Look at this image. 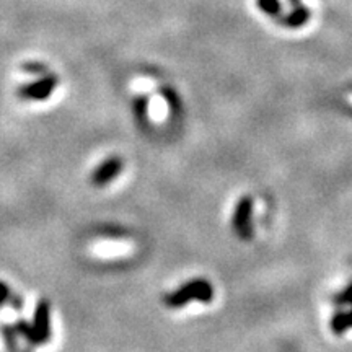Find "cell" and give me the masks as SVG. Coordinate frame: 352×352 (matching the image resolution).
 Instances as JSON below:
<instances>
[{
  "instance_id": "1",
  "label": "cell",
  "mask_w": 352,
  "mask_h": 352,
  "mask_svg": "<svg viewBox=\"0 0 352 352\" xmlns=\"http://www.w3.org/2000/svg\"><path fill=\"white\" fill-rule=\"evenodd\" d=\"M214 298V287L206 279H192L183 284L175 292L165 297V305L170 308H182L189 302L197 300L202 303H210Z\"/></svg>"
},
{
  "instance_id": "2",
  "label": "cell",
  "mask_w": 352,
  "mask_h": 352,
  "mask_svg": "<svg viewBox=\"0 0 352 352\" xmlns=\"http://www.w3.org/2000/svg\"><path fill=\"white\" fill-rule=\"evenodd\" d=\"M253 197L241 196L235 204L232 215V228L240 240L250 241L253 239Z\"/></svg>"
},
{
  "instance_id": "3",
  "label": "cell",
  "mask_w": 352,
  "mask_h": 352,
  "mask_svg": "<svg viewBox=\"0 0 352 352\" xmlns=\"http://www.w3.org/2000/svg\"><path fill=\"white\" fill-rule=\"evenodd\" d=\"M59 78L54 74H46L38 80L32 83H26L19 88V96L23 100H33V101H43L47 100L56 90Z\"/></svg>"
},
{
  "instance_id": "4",
  "label": "cell",
  "mask_w": 352,
  "mask_h": 352,
  "mask_svg": "<svg viewBox=\"0 0 352 352\" xmlns=\"http://www.w3.org/2000/svg\"><path fill=\"white\" fill-rule=\"evenodd\" d=\"M122 166H124V164H122L120 157L113 155L107 158V160L101 162V164L95 168L94 173H91V183L98 188L107 186V184L111 183L114 178H118V176L121 175Z\"/></svg>"
},
{
  "instance_id": "5",
  "label": "cell",
  "mask_w": 352,
  "mask_h": 352,
  "mask_svg": "<svg viewBox=\"0 0 352 352\" xmlns=\"http://www.w3.org/2000/svg\"><path fill=\"white\" fill-rule=\"evenodd\" d=\"M33 327L36 329L39 344H46L51 340V305L46 298L38 300L34 307Z\"/></svg>"
},
{
  "instance_id": "6",
  "label": "cell",
  "mask_w": 352,
  "mask_h": 352,
  "mask_svg": "<svg viewBox=\"0 0 352 352\" xmlns=\"http://www.w3.org/2000/svg\"><path fill=\"white\" fill-rule=\"evenodd\" d=\"M310 19H311L310 8L302 6V3H296L292 10H290L289 13H285V15L283 16L280 23H283L285 28H289V30H298V28H302V26H305L308 21H310Z\"/></svg>"
},
{
  "instance_id": "7",
  "label": "cell",
  "mask_w": 352,
  "mask_h": 352,
  "mask_svg": "<svg viewBox=\"0 0 352 352\" xmlns=\"http://www.w3.org/2000/svg\"><path fill=\"white\" fill-rule=\"evenodd\" d=\"M13 327H15L16 334L23 338V340L26 341V344H28V346H39V338L36 334V329H34V327H33V323H28L26 320L20 318L15 324H13Z\"/></svg>"
},
{
  "instance_id": "8",
  "label": "cell",
  "mask_w": 352,
  "mask_h": 352,
  "mask_svg": "<svg viewBox=\"0 0 352 352\" xmlns=\"http://www.w3.org/2000/svg\"><path fill=\"white\" fill-rule=\"evenodd\" d=\"M0 334L3 336V342H6L7 352H20L19 340H16V336H19V334H16L15 327H13V324L3 323L2 327H0Z\"/></svg>"
},
{
  "instance_id": "9",
  "label": "cell",
  "mask_w": 352,
  "mask_h": 352,
  "mask_svg": "<svg viewBox=\"0 0 352 352\" xmlns=\"http://www.w3.org/2000/svg\"><path fill=\"white\" fill-rule=\"evenodd\" d=\"M256 6L264 15L271 16V19H277V16L283 15L280 0H256Z\"/></svg>"
},
{
  "instance_id": "10",
  "label": "cell",
  "mask_w": 352,
  "mask_h": 352,
  "mask_svg": "<svg viewBox=\"0 0 352 352\" xmlns=\"http://www.w3.org/2000/svg\"><path fill=\"white\" fill-rule=\"evenodd\" d=\"M331 329H333V333L336 334V336H341V334H344L347 329H351L349 318H347V311L338 310L336 314L333 315Z\"/></svg>"
},
{
  "instance_id": "11",
  "label": "cell",
  "mask_w": 352,
  "mask_h": 352,
  "mask_svg": "<svg viewBox=\"0 0 352 352\" xmlns=\"http://www.w3.org/2000/svg\"><path fill=\"white\" fill-rule=\"evenodd\" d=\"M162 96L166 100V103H168V108L171 111H178L179 109V96L173 88L170 87H164L162 88Z\"/></svg>"
},
{
  "instance_id": "12",
  "label": "cell",
  "mask_w": 352,
  "mask_h": 352,
  "mask_svg": "<svg viewBox=\"0 0 352 352\" xmlns=\"http://www.w3.org/2000/svg\"><path fill=\"white\" fill-rule=\"evenodd\" d=\"M134 109L135 114L140 121H147V114H148V96H139L134 101Z\"/></svg>"
},
{
  "instance_id": "13",
  "label": "cell",
  "mask_w": 352,
  "mask_h": 352,
  "mask_svg": "<svg viewBox=\"0 0 352 352\" xmlns=\"http://www.w3.org/2000/svg\"><path fill=\"white\" fill-rule=\"evenodd\" d=\"M334 303H336L338 307H344V305L352 307V283L347 285L344 290H341L336 297H334Z\"/></svg>"
},
{
  "instance_id": "14",
  "label": "cell",
  "mask_w": 352,
  "mask_h": 352,
  "mask_svg": "<svg viewBox=\"0 0 352 352\" xmlns=\"http://www.w3.org/2000/svg\"><path fill=\"white\" fill-rule=\"evenodd\" d=\"M7 303L16 311H20L21 308H23V298H21L20 294H16V292H10V297H8Z\"/></svg>"
},
{
  "instance_id": "15",
  "label": "cell",
  "mask_w": 352,
  "mask_h": 352,
  "mask_svg": "<svg viewBox=\"0 0 352 352\" xmlns=\"http://www.w3.org/2000/svg\"><path fill=\"white\" fill-rule=\"evenodd\" d=\"M23 70H25V72L36 74V76H39V74H46V65L38 64V63H28V64L23 65Z\"/></svg>"
},
{
  "instance_id": "16",
  "label": "cell",
  "mask_w": 352,
  "mask_h": 352,
  "mask_svg": "<svg viewBox=\"0 0 352 352\" xmlns=\"http://www.w3.org/2000/svg\"><path fill=\"white\" fill-rule=\"evenodd\" d=\"M10 287L3 283V280H0V308H2L6 303L8 302V297H10Z\"/></svg>"
},
{
  "instance_id": "17",
  "label": "cell",
  "mask_w": 352,
  "mask_h": 352,
  "mask_svg": "<svg viewBox=\"0 0 352 352\" xmlns=\"http://www.w3.org/2000/svg\"><path fill=\"white\" fill-rule=\"evenodd\" d=\"M347 318H349V327L352 329V308H351L349 311H347Z\"/></svg>"
},
{
  "instance_id": "18",
  "label": "cell",
  "mask_w": 352,
  "mask_h": 352,
  "mask_svg": "<svg viewBox=\"0 0 352 352\" xmlns=\"http://www.w3.org/2000/svg\"><path fill=\"white\" fill-rule=\"evenodd\" d=\"M290 3H292V6H296V3H300V0H289Z\"/></svg>"
},
{
  "instance_id": "19",
  "label": "cell",
  "mask_w": 352,
  "mask_h": 352,
  "mask_svg": "<svg viewBox=\"0 0 352 352\" xmlns=\"http://www.w3.org/2000/svg\"><path fill=\"white\" fill-rule=\"evenodd\" d=\"M20 352H32V349H30V347H26L25 351H20Z\"/></svg>"
}]
</instances>
